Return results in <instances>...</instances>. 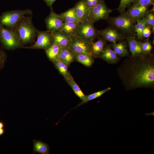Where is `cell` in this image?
<instances>
[{"mask_svg": "<svg viewBox=\"0 0 154 154\" xmlns=\"http://www.w3.org/2000/svg\"><path fill=\"white\" fill-rule=\"evenodd\" d=\"M15 30L24 46V45L31 44L35 41L38 30L33 24L32 15H30L23 16Z\"/></svg>", "mask_w": 154, "mask_h": 154, "instance_id": "7a4b0ae2", "label": "cell"}, {"mask_svg": "<svg viewBox=\"0 0 154 154\" xmlns=\"http://www.w3.org/2000/svg\"><path fill=\"white\" fill-rule=\"evenodd\" d=\"M126 38L132 56H140L144 54L141 48L140 41H137L134 36H127Z\"/></svg>", "mask_w": 154, "mask_h": 154, "instance_id": "5bb4252c", "label": "cell"}, {"mask_svg": "<svg viewBox=\"0 0 154 154\" xmlns=\"http://www.w3.org/2000/svg\"><path fill=\"white\" fill-rule=\"evenodd\" d=\"M101 57L110 63H114L117 60V55L109 46H106L100 56Z\"/></svg>", "mask_w": 154, "mask_h": 154, "instance_id": "ffe728a7", "label": "cell"}, {"mask_svg": "<svg viewBox=\"0 0 154 154\" xmlns=\"http://www.w3.org/2000/svg\"><path fill=\"white\" fill-rule=\"evenodd\" d=\"M59 58L69 66L72 62L75 60V53L69 47L62 48Z\"/></svg>", "mask_w": 154, "mask_h": 154, "instance_id": "e0dca14e", "label": "cell"}, {"mask_svg": "<svg viewBox=\"0 0 154 154\" xmlns=\"http://www.w3.org/2000/svg\"><path fill=\"white\" fill-rule=\"evenodd\" d=\"M109 24L119 31L127 36H134L135 22L125 13H121L115 17H109L107 19Z\"/></svg>", "mask_w": 154, "mask_h": 154, "instance_id": "277c9868", "label": "cell"}, {"mask_svg": "<svg viewBox=\"0 0 154 154\" xmlns=\"http://www.w3.org/2000/svg\"><path fill=\"white\" fill-rule=\"evenodd\" d=\"M50 8L49 14L44 19L47 30L51 33L59 31L64 24V21L60 14L54 11L52 6Z\"/></svg>", "mask_w": 154, "mask_h": 154, "instance_id": "9c48e42d", "label": "cell"}, {"mask_svg": "<svg viewBox=\"0 0 154 154\" xmlns=\"http://www.w3.org/2000/svg\"><path fill=\"white\" fill-rule=\"evenodd\" d=\"M60 73L62 75L65 80L69 79L71 76L68 70V66L59 58L52 62Z\"/></svg>", "mask_w": 154, "mask_h": 154, "instance_id": "44dd1931", "label": "cell"}, {"mask_svg": "<svg viewBox=\"0 0 154 154\" xmlns=\"http://www.w3.org/2000/svg\"><path fill=\"white\" fill-rule=\"evenodd\" d=\"M62 48L57 44L53 42L50 47L45 50V51L48 59L53 62L59 58Z\"/></svg>", "mask_w": 154, "mask_h": 154, "instance_id": "ac0fdd59", "label": "cell"}, {"mask_svg": "<svg viewBox=\"0 0 154 154\" xmlns=\"http://www.w3.org/2000/svg\"><path fill=\"white\" fill-rule=\"evenodd\" d=\"M153 8L150 11H148L145 17L146 19V26L150 27L154 31V13Z\"/></svg>", "mask_w": 154, "mask_h": 154, "instance_id": "f1b7e54d", "label": "cell"}, {"mask_svg": "<svg viewBox=\"0 0 154 154\" xmlns=\"http://www.w3.org/2000/svg\"><path fill=\"white\" fill-rule=\"evenodd\" d=\"M102 0H84L89 10L97 5Z\"/></svg>", "mask_w": 154, "mask_h": 154, "instance_id": "836d02e7", "label": "cell"}, {"mask_svg": "<svg viewBox=\"0 0 154 154\" xmlns=\"http://www.w3.org/2000/svg\"><path fill=\"white\" fill-rule=\"evenodd\" d=\"M106 40L102 37L95 42L91 43V53L92 58L100 55L106 46Z\"/></svg>", "mask_w": 154, "mask_h": 154, "instance_id": "d6986e66", "label": "cell"}, {"mask_svg": "<svg viewBox=\"0 0 154 154\" xmlns=\"http://www.w3.org/2000/svg\"><path fill=\"white\" fill-rule=\"evenodd\" d=\"M111 89V88L109 87L103 90L93 93L88 95H86L84 99L82 101V102L79 104L76 107L70 110V111L74 109L77 108L84 104L87 103L90 101L94 100L101 96L106 92L110 90Z\"/></svg>", "mask_w": 154, "mask_h": 154, "instance_id": "484cf974", "label": "cell"}, {"mask_svg": "<svg viewBox=\"0 0 154 154\" xmlns=\"http://www.w3.org/2000/svg\"><path fill=\"white\" fill-rule=\"evenodd\" d=\"M66 81L71 87L75 94L82 101L83 100L86 95L84 94L80 87L75 81L72 76Z\"/></svg>", "mask_w": 154, "mask_h": 154, "instance_id": "4316f807", "label": "cell"}, {"mask_svg": "<svg viewBox=\"0 0 154 154\" xmlns=\"http://www.w3.org/2000/svg\"><path fill=\"white\" fill-rule=\"evenodd\" d=\"M51 33L53 42L57 44L62 48H70L72 37L60 31Z\"/></svg>", "mask_w": 154, "mask_h": 154, "instance_id": "4fadbf2b", "label": "cell"}, {"mask_svg": "<svg viewBox=\"0 0 154 154\" xmlns=\"http://www.w3.org/2000/svg\"><path fill=\"white\" fill-rule=\"evenodd\" d=\"M135 0H121L119 6L117 10L121 13L125 12V9L129 7Z\"/></svg>", "mask_w": 154, "mask_h": 154, "instance_id": "f546056e", "label": "cell"}, {"mask_svg": "<svg viewBox=\"0 0 154 154\" xmlns=\"http://www.w3.org/2000/svg\"><path fill=\"white\" fill-rule=\"evenodd\" d=\"M112 10L102 0L96 6L89 10L88 20L93 23L101 20H107Z\"/></svg>", "mask_w": 154, "mask_h": 154, "instance_id": "8992f818", "label": "cell"}, {"mask_svg": "<svg viewBox=\"0 0 154 154\" xmlns=\"http://www.w3.org/2000/svg\"><path fill=\"white\" fill-rule=\"evenodd\" d=\"M149 7L133 3L126 11V14L135 23L144 17L148 11Z\"/></svg>", "mask_w": 154, "mask_h": 154, "instance_id": "7c38bea8", "label": "cell"}, {"mask_svg": "<svg viewBox=\"0 0 154 154\" xmlns=\"http://www.w3.org/2000/svg\"><path fill=\"white\" fill-rule=\"evenodd\" d=\"M60 15L64 22L81 23L76 15L74 7L61 13Z\"/></svg>", "mask_w": 154, "mask_h": 154, "instance_id": "603a6c76", "label": "cell"}, {"mask_svg": "<svg viewBox=\"0 0 154 154\" xmlns=\"http://www.w3.org/2000/svg\"><path fill=\"white\" fill-rule=\"evenodd\" d=\"M4 127V124L3 122L0 121V128H3Z\"/></svg>", "mask_w": 154, "mask_h": 154, "instance_id": "74e56055", "label": "cell"}, {"mask_svg": "<svg viewBox=\"0 0 154 154\" xmlns=\"http://www.w3.org/2000/svg\"><path fill=\"white\" fill-rule=\"evenodd\" d=\"M154 0H135L133 3L141 6L149 7L153 3Z\"/></svg>", "mask_w": 154, "mask_h": 154, "instance_id": "d6a6232c", "label": "cell"}, {"mask_svg": "<svg viewBox=\"0 0 154 154\" xmlns=\"http://www.w3.org/2000/svg\"><path fill=\"white\" fill-rule=\"evenodd\" d=\"M112 44L113 50L117 55L123 57L128 55L126 42L122 40L118 43H112Z\"/></svg>", "mask_w": 154, "mask_h": 154, "instance_id": "7402d4cb", "label": "cell"}, {"mask_svg": "<svg viewBox=\"0 0 154 154\" xmlns=\"http://www.w3.org/2000/svg\"><path fill=\"white\" fill-rule=\"evenodd\" d=\"M80 23L64 22L62 28L59 31L63 32L72 38L76 36Z\"/></svg>", "mask_w": 154, "mask_h": 154, "instance_id": "2e32d148", "label": "cell"}, {"mask_svg": "<svg viewBox=\"0 0 154 154\" xmlns=\"http://www.w3.org/2000/svg\"><path fill=\"white\" fill-rule=\"evenodd\" d=\"M151 29L150 27L146 26L142 32L143 38H149L151 33Z\"/></svg>", "mask_w": 154, "mask_h": 154, "instance_id": "e575fe53", "label": "cell"}, {"mask_svg": "<svg viewBox=\"0 0 154 154\" xmlns=\"http://www.w3.org/2000/svg\"><path fill=\"white\" fill-rule=\"evenodd\" d=\"M75 60L86 66H91L94 62L93 58L88 54L83 53H75Z\"/></svg>", "mask_w": 154, "mask_h": 154, "instance_id": "d4e9b609", "label": "cell"}, {"mask_svg": "<svg viewBox=\"0 0 154 154\" xmlns=\"http://www.w3.org/2000/svg\"><path fill=\"white\" fill-rule=\"evenodd\" d=\"M33 153H39L42 154L50 153L49 146L48 144L41 141L33 140Z\"/></svg>", "mask_w": 154, "mask_h": 154, "instance_id": "cb8c5ba5", "label": "cell"}, {"mask_svg": "<svg viewBox=\"0 0 154 154\" xmlns=\"http://www.w3.org/2000/svg\"><path fill=\"white\" fill-rule=\"evenodd\" d=\"M92 42L87 41L76 36L72 38L70 48L75 53L85 54L92 57L91 53Z\"/></svg>", "mask_w": 154, "mask_h": 154, "instance_id": "8fae6325", "label": "cell"}, {"mask_svg": "<svg viewBox=\"0 0 154 154\" xmlns=\"http://www.w3.org/2000/svg\"><path fill=\"white\" fill-rule=\"evenodd\" d=\"M76 15L81 22L88 20L89 9L84 0H80L74 7Z\"/></svg>", "mask_w": 154, "mask_h": 154, "instance_id": "9a60e30c", "label": "cell"}, {"mask_svg": "<svg viewBox=\"0 0 154 154\" xmlns=\"http://www.w3.org/2000/svg\"><path fill=\"white\" fill-rule=\"evenodd\" d=\"M37 40L33 44L28 46H24L23 48L28 49H42L46 50L52 44L53 41L51 32L47 30H38Z\"/></svg>", "mask_w": 154, "mask_h": 154, "instance_id": "ba28073f", "label": "cell"}, {"mask_svg": "<svg viewBox=\"0 0 154 154\" xmlns=\"http://www.w3.org/2000/svg\"><path fill=\"white\" fill-rule=\"evenodd\" d=\"M33 14L32 11L29 9L6 11L0 16V24L7 28L15 29L23 16L32 15Z\"/></svg>", "mask_w": 154, "mask_h": 154, "instance_id": "5b68a950", "label": "cell"}, {"mask_svg": "<svg viewBox=\"0 0 154 154\" xmlns=\"http://www.w3.org/2000/svg\"><path fill=\"white\" fill-rule=\"evenodd\" d=\"M98 34L106 40L112 43L122 41L126 38L125 34L112 26L98 31Z\"/></svg>", "mask_w": 154, "mask_h": 154, "instance_id": "30bf717a", "label": "cell"}, {"mask_svg": "<svg viewBox=\"0 0 154 154\" xmlns=\"http://www.w3.org/2000/svg\"><path fill=\"white\" fill-rule=\"evenodd\" d=\"M6 52L0 45V71L5 66L7 59Z\"/></svg>", "mask_w": 154, "mask_h": 154, "instance_id": "1f68e13d", "label": "cell"}, {"mask_svg": "<svg viewBox=\"0 0 154 154\" xmlns=\"http://www.w3.org/2000/svg\"><path fill=\"white\" fill-rule=\"evenodd\" d=\"M141 49L144 54H149L151 51L152 46L148 39L147 38L143 42L140 41Z\"/></svg>", "mask_w": 154, "mask_h": 154, "instance_id": "4dcf8cb0", "label": "cell"}, {"mask_svg": "<svg viewBox=\"0 0 154 154\" xmlns=\"http://www.w3.org/2000/svg\"><path fill=\"white\" fill-rule=\"evenodd\" d=\"M0 42L3 48L7 50H13L24 46L15 29L7 28L0 24Z\"/></svg>", "mask_w": 154, "mask_h": 154, "instance_id": "3957f363", "label": "cell"}, {"mask_svg": "<svg viewBox=\"0 0 154 154\" xmlns=\"http://www.w3.org/2000/svg\"><path fill=\"white\" fill-rule=\"evenodd\" d=\"M4 132V129L3 128H0V135H2Z\"/></svg>", "mask_w": 154, "mask_h": 154, "instance_id": "8d00e7d4", "label": "cell"}, {"mask_svg": "<svg viewBox=\"0 0 154 154\" xmlns=\"http://www.w3.org/2000/svg\"><path fill=\"white\" fill-rule=\"evenodd\" d=\"M136 24L134 25V31L136 33L137 38L141 40L143 38L142 33L146 26V19L144 16L142 19L137 21Z\"/></svg>", "mask_w": 154, "mask_h": 154, "instance_id": "83f0119b", "label": "cell"}, {"mask_svg": "<svg viewBox=\"0 0 154 154\" xmlns=\"http://www.w3.org/2000/svg\"><path fill=\"white\" fill-rule=\"evenodd\" d=\"M46 3L48 7H51L52 6V5L53 3L56 0H42Z\"/></svg>", "mask_w": 154, "mask_h": 154, "instance_id": "d590c367", "label": "cell"}, {"mask_svg": "<svg viewBox=\"0 0 154 154\" xmlns=\"http://www.w3.org/2000/svg\"><path fill=\"white\" fill-rule=\"evenodd\" d=\"M76 36L91 42L98 36V31L94 27V23L87 20L80 23Z\"/></svg>", "mask_w": 154, "mask_h": 154, "instance_id": "52a82bcc", "label": "cell"}, {"mask_svg": "<svg viewBox=\"0 0 154 154\" xmlns=\"http://www.w3.org/2000/svg\"><path fill=\"white\" fill-rule=\"evenodd\" d=\"M132 74L131 82L133 86H148L154 82V67L153 64L141 63Z\"/></svg>", "mask_w": 154, "mask_h": 154, "instance_id": "6da1fadb", "label": "cell"}]
</instances>
